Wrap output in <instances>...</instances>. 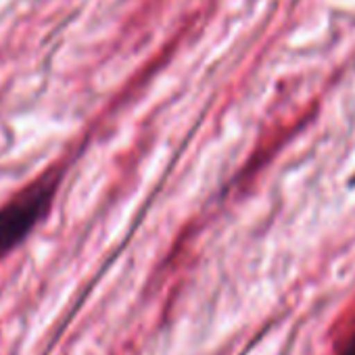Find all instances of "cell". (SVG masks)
<instances>
[{
    "label": "cell",
    "mask_w": 355,
    "mask_h": 355,
    "mask_svg": "<svg viewBox=\"0 0 355 355\" xmlns=\"http://www.w3.org/2000/svg\"><path fill=\"white\" fill-rule=\"evenodd\" d=\"M61 184V171L49 169L0 209V259L7 257L46 218Z\"/></svg>",
    "instance_id": "obj_1"
}]
</instances>
